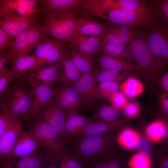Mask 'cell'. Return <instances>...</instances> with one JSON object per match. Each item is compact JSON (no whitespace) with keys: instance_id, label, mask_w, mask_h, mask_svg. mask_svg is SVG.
Wrapping results in <instances>:
<instances>
[{"instance_id":"cell-1","label":"cell","mask_w":168,"mask_h":168,"mask_svg":"<svg viewBox=\"0 0 168 168\" xmlns=\"http://www.w3.org/2000/svg\"><path fill=\"white\" fill-rule=\"evenodd\" d=\"M133 61L138 67L137 72L148 90L152 92L158 77L166 71V67L156 60L149 48L147 34H141L129 46Z\"/></svg>"},{"instance_id":"cell-2","label":"cell","mask_w":168,"mask_h":168,"mask_svg":"<svg viewBox=\"0 0 168 168\" xmlns=\"http://www.w3.org/2000/svg\"><path fill=\"white\" fill-rule=\"evenodd\" d=\"M38 5L45 21L69 12L75 13L77 16L92 17L98 15L96 0H41Z\"/></svg>"},{"instance_id":"cell-3","label":"cell","mask_w":168,"mask_h":168,"mask_svg":"<svg viewBox=\"0 0 168 168\" xmlns=\"http://www.w3.org/2000/svg\"><path fill=\"white\" fill-rule=\"evenodd\" d=\"M75 145V155L86 165L89 162L110 156L115 145L114 132L79 138Z\"/></svg>"},{"instance_id":"cell-4","label":"cell","mask_w":168,"mask_h":168,"mask_svg":"<svg viewBox=\"0 0 168 168\" xmlns=\"http://www.w3.org/2000/svg\"><path fill=\"white\" fill-rule=\"evenodd\" d=\"M33 97V90L19 82L5 91L0 98V111L18 119L29 114Z\"/></svg>"},{"instance_id":"cell-5","label":"cell","mask_w":168,"mask_h":168,"mask_svg":"<svg viewBox=\"0 0 168 168\" xmlns=\"http://www.w3.org/2000/svg\"><path fill=\"white\" fill-rule=\"evenodd\" d=\"M31 129L50 161L56 164L61 157L69 153L58 133L43 120L40 118Z\"/></svg>"},{"instance_id":"cell-6","label":"cell","mask_w":168,"mask_h":168,"mask_svg":"<svg viewBox=\"0 0 168 168\" xmlns=\"http://www.w3.org/2000/svg\"><path fill=\"white\" fill-rule=\"evenodd\" d=\"M47 38L43 26L36 22L30 28L15 37L11 44L9 60L11 64L21 57L29 55L31 51L44 39Z\"/></svg>"},{"instance_id":"cell-7","label":"cell","mask_w":168,"mask_h":168,"mask_svg":"<svg viewBox=\"0 0 168 168\" xmlns=\"http://www.w3.org/2000/svg\"><path fill=\"white\" fill-rule=\"evenodd\" d=\"M149 27L147 35L149 48L158 62L166 67L168 64V23L157 19Z\"/></svg>"},{"instance_id":"cell-8","label":"cell","mask_w":168,"mask_h":168,"mask_svg":"<svg viewBox=\"0 0 168 168\" xmlns=\"http://www.w3.org/2000/svg\"><path fill=\"white\" fill-rule=\"evenodd\" d=\"M77 16L76 13L69 12L54 19L45 21L43 26L45 35L61 42H68L75 32V21Z\"/></svg>"},{"instance_id":"cell-9","label":"cell","mask_w":168,"mask_h":168,"mask_svg":"<svg viewBox=\"0 0 168 168\" xmlns=\"http://www.w3.org/2000/svg\"><path fill=\"white\" fill-rule=\"evenodd\" d=\"M69 48L63 42L45 38L35 48L34 55L46 65L59 61L65 54L69 52Z\"/></svg>"},{"instance_id":"cell-10","label":"cell","mask_w":168,"mask_h":168,"mask_svg":"<svg viewBox=\"0 0 168 168\" xmlns=\"http://www.w3.org/2000/svg\"><path fill=\"white\" fill-rule=\"evenodd\" d=\"M107 20L111 23L122 25L139 26H149L158 18L138 12L125 9L113 10L105 13Z\"/></svg>"},{"instance_id":"cell-11","label":"cell","mask_w":168,"mask_h":168,"mask_svg":"<svg viewBox=\"0 0 168 168\" xmlns=\"http://www.w3.org/2000/svg\"><path fill=\"white\" fill-rule=\"evenodd\" d=\"M54 101L51 100L40 114V119L53 128L58 134L62 141L68 140L65 130L67 115Z\"/></svg>"},{"instance_id":"cell-12","label":"cell","mask_w":168,"mask_h":168,"mask_svg":"<svg viewBox=\"0 0 168 168\" xmlns=\"http://www.w3.org/2000/svg\"><path fill=\"white\" fill-rule=\"evenodd\" d=\"M40 143L32 129L22 131L7 161L38 152L41 148Z\"/></svg>"},{"instance_id":"cell-13","label":"cell","mask_w":168,"mask_h":168,"mask_svg":"<svg viewBox=\"0 0 168 168\" xmlns=\"http://www.w3.org/2000/svg\"><path fill=\"white\" fill-rule=\"evenodd\" d=\"M61 67L59 63H56L35 71L26 72L22 75L31 88L42 84L53 86L58 82Z\"/></svg>"},{"instance_id":"cell-14","label":"cell","mask_w":168,"mask_h":168,"mask_svg":"<svg viewBox=\"0 0 168 168\" xmlns=\"http://www.w3.org/2000/svg\"><path fill=\"white\" fill-rule=\"evenodd\" d=\"M39 0H0L2 14L18 17L35 15Z\"/></svg>"},{"instance_id":"cell-15","label":"cell","mask_w":168,"mask_h":168,"mask_svg":"<svg viewBox=\"0 0 168 168\" xmlns=\"http://www.w3.org/2000/svg\"><path fill=\"white\" fill-rule=\"evenodd\" d=\"M1 14V28L10 40L29 29L36 22L35 15L18 17Z\"/></svg>"},{"instance_id":"cell-16","label":"cell","mask_w":168,"mask_h":168,"mask_svg":"<svg viewBox=\"0 0 168 168\" xmlns=\"http://www.w3.org/2000/svg\"><path fill=\"white\" fill-rule=\"evenodd\" d=\"M97 70L83 74L72 86L78 96L82 105H89L92 102L97 83Z\"/></svg>"},{"instance_id":"cell-17","label":"cell","mask_w":168,"mask_h":168,"mask_svg":"<svg viewBox=\"0 0 168 168\" xmlns=\"http://www.w3.org/2000/svg\"><path fill=\"white\" fill-rule=\"evenodd\" d=\"M130 120L124 117L113 122L94 121L90 122L79 132V138L88 136H96L114 132L128 124Z\"/></svg>"},{"instance_id":"cell-18","label":"cell","mask_w":168,"mask_h":168,"mask_svg":"<svg viewBox=\"0 0 168 168\" xmlns=\"http://www.w3.org/2000/svg\"><path fill=\"white\" fill-rule=\"evenodd\" d=\"M33 97L29 115L33 119L40 114L54 96L55 88L53 86L42 84L32 88Z\"/></svg>"},{"instance_id":"cell-19","label":"cell","mask_w":168,"mask_h":168,"mask_svg":"<svg viewBox=\"0 0 168 168\" xmlns=\"http://www.w3.org/2000/svg\"><path fill=\"white\" fill-rule=\"evenodd\" d=\"M103 37L87 35L74 32L69 40L70 47L80 52L95 55L101 52Z\"/></svg>"},{"instance_id":"cell-20","label":"cell","mask_w":168,"mask_h":168,"mask_svg":"<svg viewBox=\"0 0 168 168\" xmlns=\"http://www.w3.org/2000/svg\"><path fill=\"white\" fill-rule=\"evenodd\" d=\"M107 26L92 17L84 16L76 17L74 24V31L87 35L103 36Z\"/></svg>"},{"instance_id":"cell-21","label":"cell","mask_w":168,"mask_h":168,"mask_svg":"<svg viewBox=\"0 0 168 168\" xmlns=\"http://www.w3.org/2000/svg\"><path fill=\"white\" fill-rule=\"evenodd\" d=\"M119 9L138 12L156 18L158 16L154 7L149 5L146 0H111L106 12Z\"/></svg>"},{"instance_id":"cell-22","label":"cell","mask_w":168,"mask_h":168,"mask_svg":"<svg viewBox=\"0 0 168 168\" xmlns=\"http://www.w3.org/2000/svg\"><path fill=\"white\" fill-rule=\"evenodd\" d=\"M97 61L100 70H115L131 76L138 69L132 63L103 54H98Z\"/></svg>"},{"instance_id":"cell-23","label":"cell","mask_w":168,"mask_h":168,"mask_svg":"<svg viewBox=\"0 0 168 168\" xmlns=\"http://www.w3.org/2000/svg\"><path fill=\"white\" fill-rule=\"evenodd\" d=\"M59 62L61 67L58 82L64 86H72L83 74L71 60L69 52L65 54Z\"/></svg>"},{"instance_id":"cell-24","label":"cell","mask_w":168,"mask_h":168,"mask_svg":"<svg viewBox=\"0 0 168 168\" xmlns=\"http://www.w3.org/2000/svg\"><path fill=\"white\" fill-rule=\"evenodd\" d=\"M22 131L21 122L18 121L0 137V159L6 161Z\"/></svg>"},{"instance_id":"cell-25","label":"cell","mask_w":168,"mask_h":168,"mask_svg":"<svg viewBox=\"0 0 168 168\" xmlns=\"http://www.w3.org/2000/svg\"><path fill=\"white\" fill-rule=\"evenodd\" d=\"M49 161L45 154L38 152L24 157L10 159L6 168H43Z\"/></svg>"},{"instance_id":"cell-26","label":"cell","mask_w":168,"mask_h":168,"mask_svg":"<svg viewBox=\"0 0 168 168\" xmlns=\"http://www.w3.org/2000/svg\"><path fill=\"white\" fill-rule=\"evenodd\" d=\"M71 59L82 74L93 72L96 64L95 55L80 51L69 46Z\"/></svg>"},{"instance_id":"cell-27","label":"cell","mask_w":168,"mask_h":168,"mask_svg":"<svg viewBox=\"0 0 168 168\" xmlns=\"http://www.w3.org/2000/svg\"><path fill=\"white\" fill-rule=\"evenodd\" d=\"M102 54L122 59L132 63L133 61L129 46L106 41L101 43Z\"/></svg>"},{"instance_id":"cell-28","label":"cell","mask_w":168,"mask_h":168,"mask_svg":"<svg viewBox=\"0 0 168 168\" xmlns=\"http://www.w3.org/2000/svg\"><path fill=\"white\" fill-rule=\"evenodd\" d=\"M11 69L16 77L22 75L27 71L36 70L45 65L40 60L34 55L20 57L12 64Z\"/></svg>"},{"instance_id":"cell-29","label":"cell","mask_w":168,"mask_h":168,"mask_svg":"<svg viewBox=\"0 0 168 168\" xmlns=\"http://www.w3.org/2000/svg\"><path fill=\"white\" fill-rule=\"evenodd\" d=\"M119 91L127 98H136L143 93L144 86L143 83L135 77L129 76L119 85Z\"/></svg>"},{"instance_id":"cell-30","label":"cell","mask_w":168,"mask_h":168,"mask_svg":"<svg viewBox=\"0 0 168 168\" xmlns=\"http://www.w3.org/2000/svg\"><path fill=\"white\" fill-rule=\"evenodd\" d=\"M122 111L107 104H104L97 109L92 119L95 121H114L119 119Z\"/></svg>"},{"instance_id":"cell-31","label":"cell","mask_w":168,"mask_h":168,"mask_svg":"<svg viewBox=\"0 0 168 168\" xmlns=\"http://www.w3.org/2000/svg\"><path fill=\"white\" fill-rule=\"evenodd\" d=\"M119 83L113 81H106L96 85L93 98L100 100H108L113 93L118 91Z\"/></svg>"},{"instance_id":"cell-32","label":"cell","mask_w":168,"mask_h":168,"mask_svg":"<svg viewBox=\"0 0 168 168\" xmlns=\"http://www.w3.org/2000/svg\"><path fill=\"white\" fill-rule=\"evenodd\" d=\"M147 136L150 140L157 142L164 138L167 134V128L164 122L156 120L150 123L147 129Z\"/></svg>"},{"instance_id":"cell-33","label":"cell","mask_w":168,"mask_h":168,"mask_svg":"<svg viewBox=\"0 0 168 168\" xmlns=\"http://www.w3.org/2000/svg\"><path fill=\"white\" fill-rule=\"evenodd\" d=\"M132 76L119 72L111 69L97 70L96 78L97 82L100 83L106 81H113L119 83L124 81L128 77Z\"/></svg>"},{"instance_id":"cell-34","label":"cell","mask_w":168,"mask_h":168,"mask_svg":"<svg viewBox=\"0 0 168 168\" xmlns=\"http://www.w3.org/2000/svg\"><path fill=\"white\" fill-rule=\"evenodd\" d=\"M111 23V26L109 27L107 26L109 29L133 41L142 32L137 29L136 26Z\"/></svg>"},{"instance_id":"cell-35","label":"cell","mask_w":168,"mask_h":168,"mask_svg":"<svg viewBox=\"0 0 168 168\" xmlns=\"http://www.w3.org/2000/svg\"><path fill=\"white\" fill-rule=\"evenodd\" d=\"M139 137L137 132L130 128H127L121 132L118 141L123 146L133 149L136 148Z\"/></svg>"},{"instance_id":"cell-36","label":"cell","mask_w":168,"mask_h":168,"mask_svg":"<svg viewBox=\"0 0 168 168\" xmlns=\"http://www.w3.org/2000/svg\"><path fill=\"white\" fill-rule=\"evenodd\" d=\"M55 164L58 168H86L79 157L70 153L63 156Z\"/></svg>"},{"instance_id":"cell-37","label":"cell","mask_w":168,"mask_h":168,"mask_svg":"<svg viewBox=\"0 0 168 168\" xmlns=\"http://www.w3.org/2000/svg\"><path fill=\"white\" fill-rule=\"evenodd\" d=\"M56 89L68 100L75 110H77L82 106L78 96L72 87L63 86Z\"/></svg>"},{"instance_id":"cell-38","label":"cell","mask_w":168,"mask_h":168,"mask_svg":"<svg viewBox=\"0 0 168 168\" xmlns=\"http://www.w3.org/2000/svg\"><path fill=\"white\" fill-rule=\"evenodd\" d=\"M79 114L77 110L68 113L65 123V130L68 137L77 136V125Z\"/></svg>"},{"instance_id":"cell-39","label":"cell","mask_w":168,"mask_h":168,"mask_svg":"<svg viewBox=\"0 0 168 168\" xmlns=\"http://www.w3.org/2000/svg\"><path fill=\"white\" fill-rule=\"evenodd\" d=\"M149 5L155 9L158 16L161 18L162 21L168 23V0H146Z\"/></svg>"},{"instance_id":"cell-40","label":"cell","mask_w":168,"mask_h":168,"mask_svg":"<svg viewBox=\"0 0 168 168\" xmlns=\"http://www.w3.org/2000/svg\"><path fill=\"white\" fill-rule=\"evenodd\" d=\"M16 77L12 70H8L3 67L0 71V98Z\"/></svg>"},{"instance_id":"cell-41","label":"cell","mask_w":168,"mask_h":168,"mask_svg":"<svg viewBox=\"0 0 168 168\" xmlns=\"http://www.w3.org/2000/svg\"><path fill=\"white\" fill-rule=\"evenodd\" d=\"M19 121L18 119L0 111V137Z\"/></svg>"},{"instance_id":"cell-42","label":"cell","mask_w":168,"mask_h":168,"mask_svg":"<svg viewBox=\"0 0 168 168\" xmlns=\"http://www.w3.org/2000/svg\"><path fill=\"white\" fill-rule=\"evenodd\" d=\"M136 148L139 153L149 157L152 153V146L150 140L147 135L139 136Z\"/></svg>"},{"instance_id":"cell-43","label":"cell","mask_w":168,"mask_h":168,"mask_svg":"<svg viewBox=\"0 0 168 168\" xmlns=\"http://www.w3.org/2000/svg\"><path fill=\"white\" fill-rule=\"evenodd\" d=\"M141 108L137 101L128 102L122 109L126 118L131 120L137 117L140 114Z\"/></svg>"},{"instance_id":"cell-44","label":"cell","mask_w":168,"mask_h":168,"mask_svg":"<svg viewBox=\"0 0 168 168\" xmlns=\"http://www.w3.org/2000/svg\"><path fill=\"white\" fill-rule=\"evenodd\" d=\"M108 100L110 105L122 110L128 102L127 98L122 93L118 91L112 94Z\"/></svg>"},{"instance_id":"cell-45","label":"cell","mask_w":168,"mask_h":168,"mask_svg":"<svg viewBox=\"0 0 168 168\" xmlns=\"http://www.w3.org/2000/svg\"><path fill=\"white\" fill-rule=\"evenodd\" d=\"M130 164L133 168H149V158L138 153L132 157Z\"/></svg>"},{"instance_id":"cell-46","label":"cell","mask_w":168,"mask_h":168,"mask_svg":"<svg viewBox=\"0 0 168 168\" xmlns=\"http://www.w3.org/2000/svg\"><path fill=\"white\" fill-rule=\"evenodd\" d=\"M54 96L55 102L66 112L68 113L76 110L73 108L68 100L56 88L55 89Z\"/></svg>"},{"instance_id":"cell-47","label":"cell","mask_w":168,"mask_h":168,"mask_svg":"<svg viewBox=\"0 0 168 168\" xmlns=\"http://www.w3.org/2000/svg\"><path fill=\"white\" fill-rule=\"evenodd\" d=\"M158 95L157 100L160 110L166 115L168 113V93H161L156 91Z\"/></svg>"},{"instance_id":"cell-48","label":"cell","mask_w":168,"mask_h":168,"mask_svg":"<svg viewBox=\"0 0 168 168\" xmlns=\"http://www.w3.org/2000/svg\"><path fill=\"white\" fill-rule=\"evenodd\" d=\"M107 159L109 168H126L124 161L119 157L110 156Z\"/></svg>"},{"instance_id":"cell-49","label":"cell","mask_w":168,"mask_h":168,"mask_svg":"<svg viewBox=\"0 0 168 168\" xmlns=\"http://www.w3.org/2000/svg\"><path fill=\"white\" fill-rule=\"evenodd\" d=\"M107 157L89 162L86 165V168H109Z\"/></svg>"},{"instance_id":"cell-50","label":"cell","mask_w":168,"mask_h":168,"mask_svg":"<svg viewBox=\"0 0 168 168\" xmlns=\"http://www.w3.org/2000/svg\"><path fill=\"white\" fill-rule=\"evenodd\" d=\"M156 84H159L163 92L168 93V73L166 72L158 78Z\"/></svg>"},{"instance_id":"cell-51","label":"cell","mask_w":168,"mask_h":168,"mask_svg":"<svg viewBox=\"0 0 168 168\" xmlns=\"http://www.w3.org/2000/svg\"><path fill=\"white\" fill-rule=\"evenodd\" d=\"M91 119L90 118L81 115L80 114H79L77 125V135L82 130L91 122Z\"/></svg>"},{"instance_id":"cell-52","label":"cell","mask_w":168,"mask_h":168,"mask_svg":"<svg viewBox=\"0 0 168 168\" xmlns=\"http://www.w3.org/2000/svg\"><path fill=\"white\" fill-rule=\"evenodd\" d=\"M10 40L5 32L0 28V49L3 51L9 45Z\"/></svg>"},{"instance_id":"cell-53","label":"cell","mask_w":168,"mask_h":168,"mask_svg":"<svg viewBox=\"0 0 168 168\" xmlns=\"http://www.w3.org/2000/svg\"><path fill=\"white\" fill-rule=\"evenodd\" d=\"M159 168H168V159L167 156H163L158 161Z\"/></svg>"},{"instance_id":"cell-54","label":"cell","mask_w":168,"mask_h":168,"mask_svg":"<svg viewBox=\"0 0 168 168\" xmlns=\"http://www.w3.org/2000/svg\"><path fill=\"white\" fill-rule=\"evenodd\" d=\"M10 52L3 56L0 59V71L3 67L4 65L9 59L10 58Z\"/></svg>"},{"instance_id":"cell-55","label":"cell","mask_w":168,"mask_h":168,"mask_svg":"<svg viewBox=\"0 0 168 168\" xmlns=\"http://www.w3.org/2000/svg\"><path fill=\"white\" fill-rule=\"evenodd\" d=\"M43 168H58V167L55 164L49 160Z\"/></svg>"},{"instance_id":"cell-56","label":"cell","mask_w":168,"mask_h":168,"mask_svg":"<svg viewBox=\"0 0 168 168\" xmlns=\"http://www.w3.org/2000/svg\"><path fill=\"white\" fill-rule=\"evenodd\" d=\"M6 161L4 160L0 159V166L3 164H4V163H5Z\"/></svg>"},{"instance_id":"cell-57","label":"cell","mask_w":168,"mask_h":168,"mask_svg":"<svg viewBox=\"0 0 168 168\" xmlns=\"http://www.w3.org/2000/svg\"><path fill=\"white\" fill-rule=\"evenodd\" d=\"M3 50L0 49V59L3 56Z\"/></svg>"},{"instance_id":"cell-58","label":"cell","mask_w":168,"mask_h":168,"mask_svg":"<svg viewBox=\"0 0 168 168\" xmlns=\"http://www.w3.org/2000/svg\"><path fill=\"white\" fill-rule=\"evenodd\" d=\"M8 165V163H7L3 165L0 168H6Z\"/></svg>"},{"instance_id":"cell-59","label":"cell","mask_w":168,"mask_h":168,"mask_svg":"<svg viewBox=\"0 0 168 168\" xmlns=\"http://www.w3.org/2000/svg\"><path fill=\"white\" fill-rule=\"evenodd\" d=\"M2 18V14L0 11V28H1V22Z\"/></svg>"}]
</instances>
